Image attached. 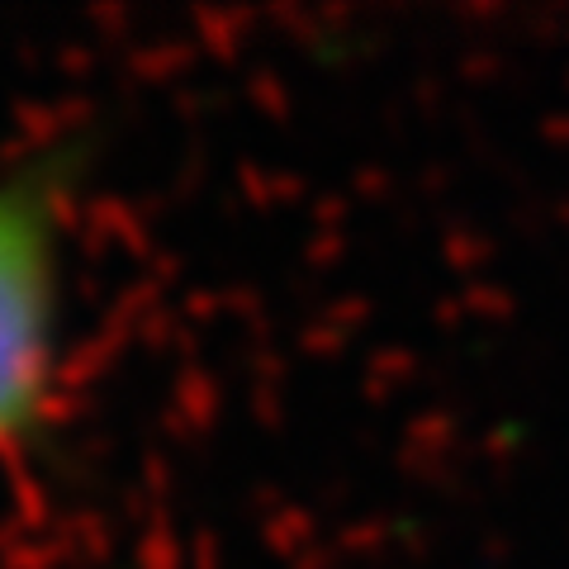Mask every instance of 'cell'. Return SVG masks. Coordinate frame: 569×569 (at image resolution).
Returning a JSON list of instances; mask_svg holds the SVG:
<instances>
[{
  "label": "cell",
  "mask_w": 569,
  "mask_h": 569,
  "mask_svg": "<svg viewBox=\"0 0 569 569\" xmlns=\"http://www.w3.org/2000/svg\"><path fill=\"white\" fill-rule=\"evenodd\" d=\"M58 323V238L33 186L0 190V441L33 418Z\"/></svg>",
  "instance_id": "6da1fadb"
}]
</instances>
